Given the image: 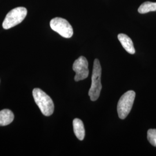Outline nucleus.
Returning a JSON list of instances; mask_svg holds the SVG:
<instances>
[{"instance_id": "nucleus-9", "label": "nucleus", "mask_w": 156, "mask_h": 156, "mask_svg": "<svg viewBox=\"0 0 156 156\" xmlns=\"http://www.w3.org/2000/svg\"><path fill=\"white\" fill-rule=\"evenodd\" d=\"M14 115L9 109H3L0 111V126H6L13 122Z\"/></svg>"}, {"instance_id": "nucleus-6", "label": "nucleus", "mask_w": 156, "mask_h": 156, "mask_svg": "<svg viewBox=\"0 0 156 156\" xmlns=\"http://www.w3.org/2000/svg\"><path fill=\"white\" fill-rule=\"evenodd\" d=\"M89 64L87 60L84 56H80L73 64V70L76 73L75 80L78 82L88 77L89 74Z\"/></svg>"}, {"instance_id": "nucleus-4", "label": "nucleus", "mask_w": 156, "mask_h": 156, "mask_svg": "<svg viewBox=\"0 0 156 156\" xmlns=\"http://www.w3.org/2000/svg\"><path fill=\"white\" fill-rule=\"evenodd\" d=\"M27 10L24 7H17L8 13L2 23V27L5 30L12 28L22 22L27 16Z\"/></svg>"}, {"instance_id": "nucleus-1", "label": "nucleus", "mask_w": 156, "mask_h": 156, "mask_svg": "<svg viewBox=\"0 0 156 156\" xmlns=\"http://www.w3.org/2000/svg\"><path fill=\"white\" fill-rule=\"evenodd\" d=\"M33 95L36 104L44 115L49 116L53 114L55 106L53 101L48 95L42 90L35 88L33 91Z\"/></svg>"}, {"instance_id": "nucleus-10", "label": "nucleus", "mask_w": 156, "mask_h": 156, "mask_svg": "<svg viewBox=\"0 0 156 156\" xmlns=\"http://www.w3.org/2000/svg\"><path fill=\"white\" fill-rule=\"evenodd\" d=\"M138 11L141 14L146 13L149 12L156 11V2H145L140 6Z\"/></svg>"}, {"instance_id": "nucleus-8", "label": "nucleus", "mask_w": 156, "mask_h": 156, "mask_svg": "<svg viewBox=\"0 0 156 156\" xmlns=\"http://www.w3.org/2000/svg\"><path fill=\"white\" fill-rule=\"evenodd\" d=\"M73 131L78 140H83L85 136V129L83 122L79 119H75L73 121Z\"/></svg>"}, {"instance_id": "nucleus-7", "label": "nucleus", "mask_w": 156, "mask_h": 156, "mask_svg": "<svg viewBox=\"0 0 156 156\" xmlns=\"http://www.w3.org/2000/svg\"><path fill=\"white\" fill-rule=\"evenodd\" d=\"M117 38L123 46L124 49L128 53L131 55H133L135 53L133 42L128 35L124 34H119L117 36Z\"/></svg>"}, {"instance_id": "nucleus-11", "label": "nucleus", "mask_w": 156, "mask_h": 156, "mask_svg": "<svg viewBox=\"0 0 156 156\" xmlns=\"http://www.w3.org/2000/svg\"><path fill=\"white\" fill-rule=\"evenodd\" d=\"M147 140L151 145L156 147V129H150L147 131Z\"/></svg>"}, {"instance_id": "nucleus-5", "label": "nucleus", "mask_w": 156, "mask_h": 156, "mask_svg": "<svg viewBox=\"0 0 156 156\" xmlns=\"http://www.w3.org/2000/svg\"><path fill=\"white\" fill-rule=\"evenodd\" d=\"M51 28L66 38L72 37L73 34V27L67 20L61 17H55L51 20Z\"/></svg>"}, {"instance_id": "nucleus-2", "label": "nucleus", "mask_w": 156, "mask_h": 156, "mask_svg": "<svg viewBox=\"0 0 156 156\" xmlns=\"http://www.w3.org/2000/svg\"><path fill=\"white\" fill-rule=\"evenodd\" d=\"M102 69L100 62L98 59H95L91 76V85L89 91V95L92 101L98 100L102 89L101 84Z\"/></svg>"}, {"instance_id": "nucleus-3", "label": "nucleus", "mask_w": 156, "mask_h": 156, "mask_svg": "<svg viewBox=\"0 0 156 156\" xmlns=\"http://www.w3.org/2000/svg\"><path fill=\"white\" fill-rule=\"evenodd\" d=\"M135 95L134 91L129 90L120 97L117 106V113L120 119H124L128 116L133 105Z\"/></svg>"}]
</instances>
